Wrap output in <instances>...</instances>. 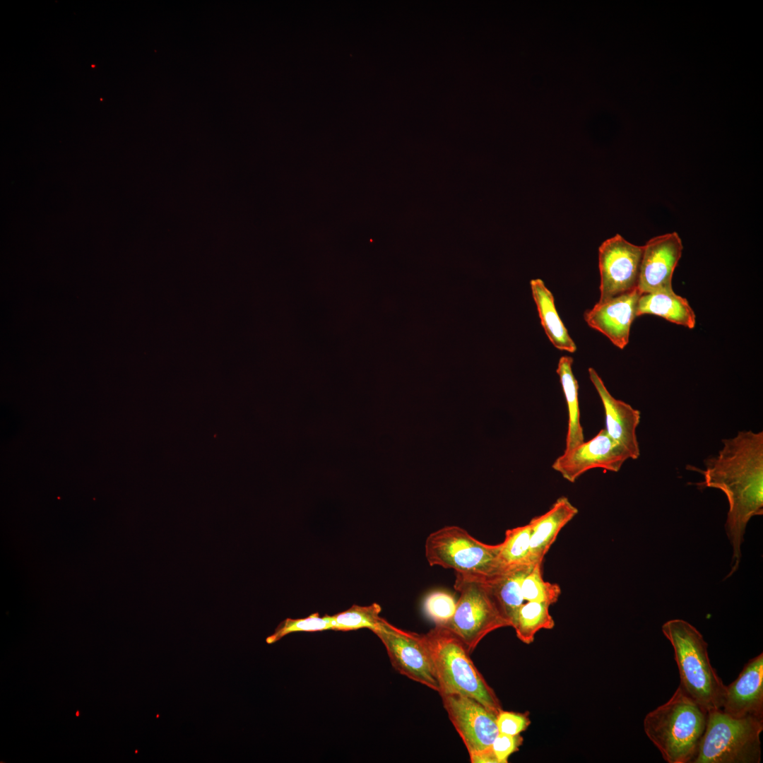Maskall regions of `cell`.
I'll use <instances>...</instances> for the list:
<instances>
[{"label":"cell","instance_id":"obj_1","mask_svg":"<svg viewBox=\"0 0 763 763\" xmlns=\"http://www.w3.org/2000/svg\"><path fill=\"white\" fill-rule=\"evenodd\" d=\"M722 442L718 454L704 461L698 487L721 490L728 499L725 528L733 550L728 578L738 569L747 522L763 514V432L740 431Z\"/></svg>","mask_w":763,"mask_h":763},{"label":"cell","instance_id":"obj_2","mask_svg":"<svg viewBox=\"0 0 763 763\" xmlns=\"http://www.w3.org/2000/svg\"><path fill=\"white\" fill-rule=\"evenodd\" d=\"M708 711L680 685L663 704L649 712L644 730L668 763H692L704 734Z\"/></svg>","mask_w":763,"mask_h":763},{"label":"cell","instance_id":"obj_3","mask_svg":"<svg viewBox=\"0 0 763 763\" xmlns=\"http://www.w3.org/2000/svg\"><path fill=\"white\" fill-rule=\"evenodd\" d=\"M662 632L673 649L681 687L707 711L721 709L726 685L711 664L702 634L681 619L665 622Z\"/></svg>","mask_w":763,"mask_h":763},{"label":"cell","instance_id":"obj_4","mask_svg":"<svg viewBox=\"0 0 763 763\" xmlns=\"http://www.w3.org/2000/svg\"><path fill=\"white\" fill-rule=\"evenodd\" d=\"M431 653L440 691L470 697L498 714L502 704L470 658L461 640L444 627L435 625L425 634Z\"/></svg>","mask_w":763,"mask_h":763},{"label":"cell","instance_id":"obj_5","mask_svg":"<svg viewBox=\"0 0 763 763\" xmlns=\"http://www.w3.org/2000/svg\"><path fill=\"white\" fill-rule=\"evenodd\" d=\"M454 588L460 593L455 613L442 626L454 634L470 654L490 632L511 626L487 577L456 573Z\"/></svg>","mask_w":763,"mask_h":763},{"label":"cell","instance_id":"obj_6","mask_svg":"<svg viewBox=\"0 0 763 763\" xmlns=\"http://www.w3.org/2000/svg\"><path fill=\"white\" fill-rule=\"evenodd\" d=\"M762 731L763 718L710 710L692 763H759Z\"/></svg>","mask_w":763,"mask_h":763},{"label":"cell","instance_id":"obj_7","mask_svg":"<svg viewBox=\"0 0 763 763\" xmlns=\"http://www.w3.org/2000/svg\"><path fill=\"white\" fill-rule=\"evenodd\" d=\"M499 547V543L480 542L459 526H449L427 536L425 554L430 566L488 578L500 574Z\"/></svg>","mask_w":763,"mask_h":763},{"label":"cell","instance_id":"obj_8","mask_svg":"<svg viewBox=\"0 0 763 763\" xmlns=\"http://www.w3.org/2000/svg\"><path fill=\"white\" fill-rule=\"evenodd\" d=\"M384 645L394 668L439 692L440 685L425 634L399 629L381 618L372 631Z\"/></svg>","mask_w":763,"mask_h":763},{"label":"cell","instance_id":"obj_9","mask_svg":"<svg viewBox=\"0 0 763 763\" xmlns=\"http://www.w3.org/2000/svg\"><path fill=\"white\" fill-rule=\"evenodd\" d=\"M643 246L620 235L604 241L598 249L600 298L603 302L637 288Z\"/></svg>","mask_w":763,"mask_h":763},{"label":"cell","instance_id":"obj_10","mask_svg":"<svg viewBox=\"0 0 763 763\" xmlns=\"http://www.w3.org/2000/svg\"><path fill=\"white\" fill-rule=\"evenodd\" d=\"M439 694L469 757L490 749L499 733L497 714L466 695L451 692H442Z\"/></svg>","mask_w":763,"mask_h":763},{"label":"cell","instance_id":"obj_11","mask_svg":"<svg viewBox=\"0 0 763 763\" xmlns=\"http://www.w3.org/2000/svg\"><path fill=\"white\" fill-rule=\"evenodd\" d=\"M630 459L627 450L602 429L591 439L564 451L552 465V468L571 483L587 471L600 468L617 472Z\"/></svg>","mask_w":763,"mask_h":763},{"label":"cell","instance_id":"obj_12","mask_svg":"<svg viewBox=\"0 0 763 763\" xmlns=\"http://www.w3.org/2000/svg\"><path fill=\"white\" fill-rule=\"evenodd\" d=\"M643 247L639 291L644 294L673 290V275L683 248L679 235L672 232L652 237Z\"/></svg>","mask_w":763,"mask_h":763},{"label":"cell","instance_id":"obj_13","mask_svg":"<svg viewBox=\"0 0 763 763\" xmlns=\"http://www.w3.org/2000/svg\"><path fill=\"white\" fill-rule=\"evenodd\" d=\"M638 288L603 302H597L585 312L584 317L592 329L605 335L615 346L623 349L628 344L631 325L637 317Z\"/></svg>","mask_w":763,"mask_h":763},{"label":"cell","instance_id":"obj_14","mask_svg":"<svg viewBox=\"0 0 763 763\" xmlns=\"http://www.w3.org/2000/svg\"><path fill=\"white\" fill-rule=\"evenodd\" d=\"M721 709L736 718H763V653L745 663L738 678L725 687Z\"/></svg>","mask_w":763,"mask_h":763},{"label":"cell","instance_id":"obj_15","mask_svg":"<svg viewBox=\"0 0 763 763\" xmlns=\"http://www.w3.org/2000/svg\"><path fill=\"white\" fill-rule=\"evenodd\" d=\"M588 374L603 405L606 432L627 450L630 459H637L640 449L636 430L641 418L639 410L614 398L593 368L588 369Z\"/></svg>","mask_w":763,"mask_h":763},{"label":"cell","instance_id":"obj_16","mask_svg":"<svg viewBox=\"0 0 763 763\" xmlns=\"http://www.w3.org/2000/svg\"><path fill=\"white\" fill-rule=\"evenodd\" d=\"M578 509L566 497L558 498L545 514L533 518L528 562L532 566L543 564L544 557L561 529L577 514Z\"/></svg>","mask_w":763,"mask_h":763},{"label":"cell","instance_id":"obj_17","mask_svg":"<svg viewBox=\"0 0 763 763\" xmlns=\"http://www.w3.org/2000/svg\"><path fill=\"white\" fill-rule=\"evenodd\" d=\"M644 314L656 315L690 329L696 324V315L689 302L673 290L641 294L637 317Z\"/></svg>","mask_w":763,"mask_h":763},{"label":"cell","instance_id":"obj_18","mask_svg":"<svg viewBox=\"0 0 763 763\" xmlns=\"http://www.w3.org/2000/svg\"><path fill=\"white\" fill-rule=\"evenodd\" d=\"M530 284L540 323L548 339L558 350L574 353L576 346L557 312L552 292L541 279L531 280Z\"/></svg>","mask_w":763,"mask_h":763},{"label":"cell","instance_id":"obj_19","mask_svg":"<svg viewBox=\"0 0 763 763\" xmlns=\"http://www.w3.org/2000/svg\"><path fill=\"white\" fill-rule=\"evenodd\" d=\"M573 359L569 356L560 357L557 373L562 387L568 410V427L564 451H568L584 442L583 428L580 422L578 382L572 372Z\"/></svg>","mask_w":763,"mask_h":763},{"label":"cell","instance_id":"obj_20","mask_svg":"<svg viewBox=\"0 0 763 763\" xmlns=\"http://www.w3.org/2000/svg\"><path fill=\"white\" fill-rule=\"evenodd\" d=\"M533 567L525 566L487 578L494 595L511 622V626L524 601L521 591L523 579Z\"/></svg>","mask_w":763,"mask_h":763},{"label":"cell","instance_id":"obj_21","mask_svg":"<svg viewBox=\"0 0 763 763\" xmlns=\"http://www.w3.org/2000/svg\"><path fill=\"white\" fill-rule=\"evenodd\" d=\"M546 603L527 601L523 603L512 620L516 635L522 642L529 644L540 629H551L555 622Z\"/></svg>","mask_w":763,"mask_h":763},{"label":"cell","instance_id":"obj_22","mask_svg":"<svg viewBox=\"0 0 763 763\" xmlns=\"http://www.w3.org/2000/svg\"><path fill=\"white\" fill-rule=\"evenodd\" d=\"M531 532L529 524L506 531L504 541L499 543L500 573L531 565L528 562Z\"/></svg>","mask_w":763,"mask_h":763},{"label":"cell","instance_id":"obj_23","mask_svg":"<svg viewBox=\"0 0 763 763\" xmlns=\"http://www.w3.org/2000/svg\"><path fill=\"white\" fill-rule=\"evenodd\" d=\"M382 608L373 603L369 605H353L343 612L331 615V627L335 631H353L362 628L375 629L381 620Z\"/></svg>","mask_w":763,"mask_h":763},{"label":"cell","instance_id":"obj_24","mask_svg":"<svg viewBox=\"0 0 763 763\" xmlns=\"http://www.w3.org/2000/svg\"><path fill=\"white\" fill-rule=\"evenodd\" d=\"M524 601L546 603L550 605L556 603L561 594V588L557 584L545 581L542 576V564H536L526 574L521 584Z\"/></svg>","mask_w":763,"mask_h":763},{"label":"cell","instance_id":"obj_25","mask_svg":"<svg viewBox=\"0 0 763 763\" xmlns=\"http://www.w3.org/2000/svg\"><path fill=\"white\" fill-rule=\"evenodd\" d=\"M331 629V615L320 616L314 613L304 618H286L276 628L274 632L266 639L268 644L279 641L288 634L297 632H320Z\"/></svg>","mask_w":763,"mask_h":763},{"label":"cell","instance_id":"obj_26","mask_svg":"<svg viewBox=\"0 0 763 763\" xmlns=\"http://www.w3.org/2000/svg\"><path fill=\"white\" fill-rule=\"evenodd\" d=\"M456 601L454 596L446 591H434L425 597L423 609L426 615L435 625L442 626L454 614Z\"/></svg>","mask_w":763,"mask_h":763},{"label":"cell","instance_id":"obj_27","mask_svg":"<svg viewBox=\"0 0 763 763\" xmlns=\"http://www.w3.org/2000/svg\"><path fill=\"white\" fill-rule=\"evenodd\" d=\"M499 733L507 735H519L525 731L531 724L527 713H518L501 710L497 715Z\"/></svg>","mask_w":763,"mask_h":763},{"label":"cell","instance_id":"obj_28","mask_svg":"<svg viewBox=\"0 0 763 763\" xmlns=\"http://www.w3.org/2000/svg\"><path fill=\"white\" fill-rule=\"evenodd\" d=\"M523 740L520 734L511 735L499 733L491 745L497 763H507L509 757L519 750Z\"/></svg>","mask_w":763,"mask_h":763}]
</instances>
